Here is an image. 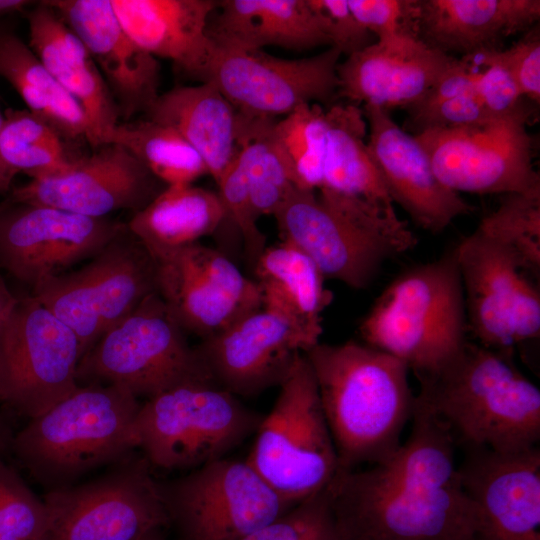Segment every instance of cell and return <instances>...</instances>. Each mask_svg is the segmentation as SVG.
<instances>
[{"label":"cell","mask_w":540,"mask_h":540,"mask_svg":"<svg viewBox=\"0 0 540 540\" xmlns=\"http://www.w3.org/2000/svg\"><path fill=\"white\" fill-rule=\"evenodd\" d=\"M348 540H474L479 516L460 475L398 449L365 470H338L328 485Z\"/></svg>","instance_id":"obj_1"},{"label":"cell","mask_w":540,"mask_h":540,"mask_svg":"<svg viewBox=\"0 0 540 540\" xmlns=\"http://www.w3.org/2000/svg\"><path fill=\"white\" fill-rule=\"evenodd\" d=\"M304 355L316 380L339 469L388 460L400 447L414 409L407 365L356 341L319 342Z\"/></svg>","instance_id":"obj_2"},{"label":"cell","mask_w":540,"mask_h":540,"mask_svg":"<svg viewBox=\"0 0 540 540\" xmlns=\"http://www.w3.org/2000/svg\"><path fill=\"white\" fill-rule=\"evenodd\" d=\"M511 353L466 341L416 395L450 429L457 446L518 453L538 446L540 389Z\"/></svg>","instance_id":"obj_3"},{"label":"cell","mask_w":540,"mask_h":540,"mask_svg":"<svg viewBox=\"0 0 540 540\" xmlns=\"http://www.w3.org/2000/svg\"><path fill=\"white\" fill-rule=\"evenodd\" d=\"M141 404L114 384L79 385L44 413L29 419L10 447L31 476L49 490L75 484L137 448Z\"/></svg>","instance_id":"obj_4"},{"label":"cell","mask_w":540,"mask_h":540,"mask_svg":"<svg viewBox=\"0 0 540 540\" xmlns=\"http://www.w3.org/2000/svg\"><path fill=\"white\" fill-rule=\"evenodd\" d=\"M273 216L282 239L304 251L325 278L353 289L368 287L385 261L417 245L396 212L324 187H293Z\"/></svg>","instance_id":"obj_5"},{"label":"cell","mask_w":540,"mask_h":540,"mask_svg":"<svg viewBox=\"0 0 540 540\" xmlns=\"http://www.w3.org/2000/svg\"><path fill=\"white\" fill-rule=\"evenodd\" d=\"M359 331L365 344L404 362L417 379L450 361L468 340L456 245L395 278Z\"/></svg>","instance_id":"obj_6"},{"label":"cell","mask_w":540,"mask_h":540,"mask_svg":"<svg viewBox=\"0 0 540 540\" xmlns=\"http://www.w3.org/2000/svg\"><path fill=\"white\" fill-rule=\"evenodd\" d=\"M271 411L262 416L246 461L287 503L325 489L339 470L316 380L304 354L295 360Z\"/></svg>","instance_id":"obj_7"},{"label":"cell","mask_w":540,"mask_h":540,"mask_svg":"<svg viewBox=\"0 0 540 540\" xmlns=\"http://www.w3.org/2000/svg\"><path fill=\"white\" fill-rule=\"evenodd\" d=\"M261 419L215 384H184L141 404L137 448L151 467L193 470L224 458L256 432Z\"/></svg>","instance_id":"obj_8"},{"label":"cell","mask_w":540,"mask_h":540,"mask_svg":"<svg viewBox=\"0 0 540 540\" xmlns=\"http://www.w3.org/2000/svg\"><path fill=\"white\" fill-rule=\"evenodd\" d=\"M185 333L154 292L82 356L77 382L120 385L147 399L184 384H214Z\"/></svg>","instance_id":"obj_9"},{"label":"cell","mask_w":540,"mask_h":540,"mask_svg":"<svg viewBox=\"0 0 540 540\" xmlns=\"http://www.w3.org/2000/svg\"><path fill=\"white\" fill-rule=\"evenodd\" d=\"M131 454L99 477L49 490L40 540H142L168 523L159 481Z\"/></svg>","instance_id":"obj_10"},{"label":"cell","mask_w":540,"mask_h":540,"mask_svg":"<svg viewBox=\"0 0 540 540\" xmlns=\"http://www.w3.org/2000/svg\"><path fill=\"white\" fill-rule=\"evenodd\" d=\"M154 292L155 261L127 228L84 266L46 279L32 295L75 333L83 356Z\"/></svg>","instance_id":"obj_11"},{"label":"cell","mask_w":540,"mask_h":540,"mask_svg":"<svg viewBox=\"0 0 540 540\" xmlns=\"http://www.w3.org/2000/svg\"><path fill=\"white\" fill-rule=\"evenodd\" d=\"M530 117L524 101L513 112L475 126L429 128L415 137L440 182L458 194L540 196L527 129Z\"/></svg>","instance_id":"obj_12"},{"label":"cell","mask_w":540,"mask_h":540,"mask_svg":"<svg viewBox=\"0 0 540 540\" xmlns=\"http://www.w3.org/2000/svg\"><path fill=\"white\" fill-rule=\"evenodd\" d=\"M159 488L181 540H244L293 506L246 460L226 457Z\"/></svg>","instance_id":"obj_13"},{"label":"cell","mask_w":540,"mask_h":540,"mask_svg":"<svg viewBox=\"0 0 540 540\" xmlns=\"http://www.w3.org/2000/svg\"><path fill=\"white\" fill-rule=\"evenodd\" d=\"M75 333L32 294L18 298L0 336V402L32 419L78 386Z\"/></svg>","instance_id":"obj_14"},{"label":"cell","mask_w":540,"mask_h":540,"mask_svg":"<svg viewBox=\"0 0 540 540\" xmlns=\"http://www.w3.org/2000/svg\"><path fill=\"white\" fill-rule=\"evenodd\" d=\"M457 247L468 333L475 342L513 354L540 335V292L518 259L476 229Z\"/></svg>","instance_id":"obj_15"},{"label":"cell","mask_w":540,"mask_h":540,"mask_svg":"<svg viewBox=\"0 0 540 540\" xmlns=\"http://www.w3.org/2000/svg\"><path fill=\"white\" fill-rule=\"evenodd\" d=\"M341 55L333 47L301 59L216 48L203 82L212 83L241 116L275 119L303 104L337 99Z\"/></svg>","instance_id":"obj_16"},{"label":"cell","mask_w":540,"mask_h":540,"mask_svg":"<svg viewBox=\"0 0 540 540\" xmlns=\"http://www.w3.org/2000/svg\"><path fill=\"white\" fill-rule=\"evenodd\" d=\"M322 327L262 307L195 347L212 382L235 396L279 386Z\"/></svg>","instance_id":"obj_17"},{"label":"cell","mask_w":540,"mask_h":540,"mask_svg":"<svg viewBox=\"0 0 540 540\" xmlns=\"http://www.w3.org/2000/svg\"><path fill=\"white\" fill-rule=\"evenodd\" d=\"M153 259L156 292L182 329L202 340L262 308L257 282L215 249L195 243Z\"/></svg>","instance_id":"obj_18"},{"label":"cell","mask_w":540,"mask_h":540,"mask_svg":"<svg viewBox=\"0 0 540 540\" xmlns=\"http://www.w3.org/2000/svg\"><path fill=\"white\" fill-rule=\"evenodd\" d=\"M127 224L45 205H0V267L32 289L92 258Z\"/></svg>","instance_id":"obj_19"},{"label":"cell","mask_w":540,"mask_h":540,"mask_svg":"<svg viewBox=\"0 0 540 540\" xmlns=\"http://www.w3.org/2000/svg\"><path fill=\"white\" fill-rule=\"evenodd\" d=\"M162 184L126 148L109 143L95 148L91 155L76 157L58 175L31 179L14 188L9 202L105 218L118 210L136 213L163 190Z\"/></svg>","instance_id":"obj_20"},{"label":"cell","mask_w":540,"mask_h":540,"mask_svg":"<svg viewBox=\"0 0 540 540\" xmlns=\"http://www.w3.org/2000/svg\"><path fill=\"white\" fill-rule=\"evenodd\" d=\"M458 472L478 511L474 540H540L538 446L518 453L464 448Z\"/></svg>","instance_id":"obj_21"},{"label":"cell","mask_w":540,"mask_h":540,"mask_svg":"<svg viewBox=\"0 0 540 540\" xmlns=\"http://www.w3.org/2000/svg\"><path fill=\"white\" fill-rule=\"evenodd\" d=\"M368 148L394 203L430 233H439L456 218L473 211L460 194L437 178L415 135L408 134L382 108L364 105Z\"/></svg>","instance_id":"obj_22"},{"label":"cell","mask_w":540,"mask_h":540,"mask_svg":"<svg viewBox=\"0 0 540 540\" xmlns=\"http://www.w3.org/2000/svg\"><path fill=\"white\" fill-rule=\"evenodd\" d=\"M83 42L125 121L159 97L160 63L126 33L110 0H46Z\"/></svg>","instance_id":"obj_23"},{"label":"cell","mask_w":540,"mask_h":540,"mask_svg":"<svg viewBox=\"0 0 540 540\" xmlns=\"http://www.w3.org/2000/svg\"><path fill=\"white\" fill-rule=\"evenodd\" d=\"M455 58L411 34L375 40L337 65V99L389 111L418 103Z\"/></svg>","instance_id":"obj_24"},{"label":"cell","mask_w":540,"mask_h":540,"mask_svg":"<svg viewBox=\"0 0 540 540\" xmlns=\"http://www.w3.org/2000/svg\"><path fill=\"white\" fill-rule=\"evenodd\" d=\"M27 20L29 47L85 113L86 141L94 149L109 144L120 115L87 48L44 1L35 4Z\"/></svg>","instance_id":"obj_25"},{"label":"cell","mask_w":540,"mask_h":540,"mask_svg":"<svg viewBox=\"0 0 540 540\" xmlns=\"http://www.w3.org/2000/svg\"><path fill=\"white\" fill-rule=\"evenodd\" d=\"M131 39L202 83L216 53L207 34L214 0H110Z\"/></svg>","instance_id":"obj_26"},{"label":"cell","mask_w":540,"mask_h":540,"mask_svg":"<svg viewBox=\"0 0 540 540\" xmlns=\"http://www.w3.org/2000/svg\"><path fill=\"white\" fill-rule=\"evenodd\" d=\"M416 36L451 56L501 50L502 42L534 25L539 0H419Z\"/></svg>","instance_id":"obj_27"},{"label":"cell","mask_w":540,"mask_h":540,"mask_svg":"<svg viewBox=\"0 0 540 540\" xmlns=\"http://www.w3.org/2000/svg\"><path fill=\"white\" fill-rule=\"evenodd\" d=\"M207 34L217 49L308 50L330 40L309 0H223L209 17Z\"/></svg>","instance_id":"obj_28"},{"label":"cell","mask_w":540,"mask_h":540,"mask_svg":"<svg viewBox=\"0 0 540 540\" xmlns=\"http://www.w3.org/2000/svg\"><path fill=\"white\" fill-rule=\"evenodd\" d=\"M145 118L182 135L216 183L240 149L241 116L210 82L177 86L160 94Z\"/></svg>","instance_id":"obj_29"},{"label":"cell","mask_w":540,"mask_h":540,"mask_svg":"<svg viewBox=\"0 0 540 540\" xmlns=\"http://www.w3.org/2000/svg\"><path fill=\"white\" fill-rule=\"evenodd\" d=\"M224 221L225 211L217 192L178 184L166 186L134 213L127 228L155 258L198 243Z\"/></svg>","instance_id":"obj_30"},{"label":"cell","mask_w":540,"mask_h":540,"mask_svg":"<svg viewBox=\"0 0 540 540\" xmlns=\"http://www.w3.org/2000/svg\"><path fill=\"white\" fill-rule=\"evenodd\" d=\"M326 122L322 187L396 212L368 148L363 109L347 102L331 104L326 109Z\"/></svg>","instance_id":"obj_31"},{"label":"cell","mask_w":540,"mask_h":540,"mask_svg":"<svg viewBox=\"0 0 540 540\" xmlns=\"http://www.w3.org/2000/svg\"><path fill=\"white\" fill-rule=\"evenodd\" d=\"M262 307L322 327V312L333 294L324 287V275L299 247L282 239L264 249L254 264Z\"/></svg>","instance_id":"obj_32"},{"label":"cell","mask_w":540,"mask_h":540,"mask_svg":"<svg viewBox=\"0 0 540 540\" xmlns=\"http://www.w3.org/2000/svg\"><path fill=\"white\" fill-rule=\"evenodd\" d=\"M0 76L21 96L27 110L65 141H86L88 124L79 103L57 82L17 35H0Z\"/></svg>","instance_id":"obj_33"},{"label":"cell","mask_w":540,"mask_h":540,"mask_svg":"<svg viewBox=\"0 0 540 540\" xmlns=\"http://www.w3.org/2000/svg\"><path fill=\"white\" fill-rule=\"evenodd\" d=\"M109 143L126 148L166 186L192 184L208 174L203 160L182 135L147 118L119 122Z\"/></svg>","instance_id":"obj_34"},{"label":"cell","mask_w":540,"mask_h":540,"mask_svg":"<svg viewBox=\"0 0 540 540\" xmlns=\"http://www.w3.org/2000/svg\"><path fill=\"white\" fill-rule=\"evenodd\" d=\"M3 117L0 157L13 178L18 173H25L31 179L47 178L71 166L76 157L46 122L27 109H7Z\"/></svg>","instance_id":"obj_35"},{"label":"cell","mask_w":540,"mask_h":540,"mask_svg":"<svg viewBox=\"0 0 540 540\" xmlns=\"http://www.w3.org/2000/svg\"><path fill=\"white\" fill-rule=\"evenodd\" d=\"M274 121L243 117L239 153L258 219L274 215L294 187L288 164L271 135Z\"/></svg>","instance_id":"obj_36"},{"label":"cell","mask_w":540,"mask_h":540,"mask_svg":"<svg viewBox=\"0 0 540 540\" xmlns=\"http://www.w3.org/2000/svg\"><path fill=\"white\" fill-rule=\"evenodd\" d=\"M285 158L294 187L314 191L323 185L327 141L326 110L318 103L303 104L270 128Z\"/></svg>","instance_id":"obj_37"},{"label":"cell","mask_w":540,"mask_h":540,"mask_svg":"<svg viewBox=\"0 0 540 540\" xmlns=\"http://www.w3.org/2000/svg\"><path fill=\"white\" fill-rule=\"evenodd\" d=\"M507 248L531 275L540 271V196L505 194L477 227Z\"/></svg>","instance_id":"obj_38"},{"label":"cell","mask_w":540,"mask_h":540,"mask_svg":"<svg viewBox=\"0 0 540 540\" xmlns=\"http://www.w3.org/2000/svg\"><path fill=\"white\" fill-rule=\"evenodd\" d=\"M244 540H348L334 513L328 486L296 503Z\"/></svg>","instance_id":"obj_39"},{"label":"cell","mask_w":540,"mask_h":540,"mask_svg":"<svg viewBox=\"0 0 540 540\" xmlns=\"http://www.w3.org/2000/svg\"><path fill=\"white\" fill-rule=\"evenodd\" d=\"M45 507L0 453V540H40Z\"/></svg>","instance_id":"obj_40"},{"label":"cell","mask_w":540,"mask_h":540,"mask_svg":"<svg viewBox=\"0 0 540 540\" xmlns=\"http://www.w3.org/2000/svg\"><path fill=\"white\" fill-rule=\"evenodd\" d=\"M216 184L225 211V221H230L238 231L246 256L254 266L266 248V237L257 226L258 218L252 207L239 151Z\"/></svg>","instance_id":"obj_41"},{"label":"cell","mask_w":540,"mask_h":540,"mask_svg":"<svg viewBox=\"0 0 540 540\" xmlns=\"http://www.w3.org/2000/svg\"><path fill=\"white\" fill-rule=\"evenodd\" d=\"M347 2L358 22L376 40L398 34L416 36L419 0H347Z\"/></svg>","instance_id":"obj_42"},{"label":"cell","mask_w":540,"mask_h":540,"mask_svg":"<svg viewBox=\"0 0 540 540\" xmlns=\"http://www.w3.org/2000/svg\"><path fill=\"white\" fill-rule=\"evenodd\" d=\"M417 132L429 128H461L475 126L491 118L474 89L436 103L410 107Z\"/></svg>","instance_id":"obj_43"},{"label":"cell","mask_w":540,"mask_h":540,"mask_svg":"<svg viewBox=\"0 0 540 540\" xmlns=\"http://www.w3.org/2000/svg\"><path fill=\"white\" fill-rule=\"evenodd\" d=\"M495 51L481 56L475 92L490 117L516 110L525 100L508 69L496 58Z\"/></svg>","instance_id":"obj_44"},{"label":"cell","mask_w":540,"mask_h":540,"mask_svg":"<svg viewBox=\"0 0 540 540\" xmlns=\"http://www.w3.org/2000/svg\"><path fill=\"white\" fill-rule=\"evenodd\" d=\"M330 40V47L350 55L374 42V36L355 18L347 0H309Z\"/></svg>","instance_id":"obj_45"},{"label":"cell","mask_w":540,"mask_h":540,"mask_svg":"<svg viewBox=\"0 0 540 540\" xmlns=\"http://www.w3.org/2000/svg\"><path fill=\"white\" fill-rule=\"evenodd\" d=\"M508 69L522 96L539 103L540 99V35L533 29L507 49L494 52Z\"/></svg>","instance_id":"obj_46"},{"label":"cell","mask_w":540,"mask_h":540,"mask_svg":"<svg viewBox=\"0 0 540 540\" xmlns=\"http://www.w3.org/2000/svg\"><path fill=\"white\" fill-rule=\"evenodd\" d=\"M17 301L18 297L11 292L0 275V336Z\"/></svg>","instance_id":"obj_47"},{"label":"cell","mask_w":540,"mask_h":540,"mask_svg":"<svg viewBox=\"0 0 540 540\" xmlns=\"http://www.w3.org/2000/svg\"><path fill=\"white\" fill-rule=\"evenodd\" d=\"M32 1L27 0H0V16L22 12Z\"/></svg>","instance_id":"obj_48"},{"label":"cell","mask_w":540,"mask_h":540,"mask_svg":"<svg viewBox=\"0 0 540 540\" xmlns=\"http://www.w3.org/2000/svg\"><path fill=\"white\" fill-rule=\"evenodd\" d=\"M3 119L4 117L2 113L0 112V131L3 124ZM12 180H13V177L9 174V172L5 168L0 157V194H3L10 190Z\"/></svg>","instance_id":"obj_49"},{"label":"cell","mask_w":540,"mask_h":540,"mask_svg":"<svg viewBox=\"0 0 540 540\" xmlns=\"http://www.w3.org/2000/svg\"><path fill=\"white\" fill-rule=\"evenodd\" d=\"M11 438L5 429L3 422L0 420V453L8 446H10Z\"/></svg>","instance_id":"obj_50"},{"label":"cell","mask_w":540,"mask_h":540,"mask_svg":"<svg viewBox=\"0 0 540 540\" xmlns=\"http://www.w3.org/2000/svg\"><path fill=\"white\" fill-rule=\"evenodd\" d=\"M142 540H163V539L161 537L160 530H157V531L149 534L148 536H146Z\"/></svg>","instance_id":"obj_51"}]
</instances>
